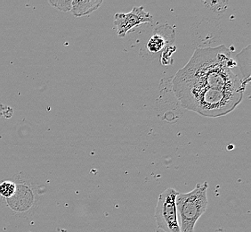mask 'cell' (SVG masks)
Segmentation results:
<instances>
[{"label": "cell", "instance_id": "obj_1", "mask_svg": "<svg viewBox=\"0 0 251 232\" xmlns=\"http://www.w3.org/2000/svg\"><path fill=\"white\" fill-rule=\"evenodd\" d=\"M247 84L226 46L196 49L175 75L172 89L181 105L205 117L226 116L242 102Z\"/></svg>", "mask_w": 251, "mask_h": 232}, {"label": "cell", "instance_id": "obj_2", "mask_svg": "<svg viewBox=\"0 0 251 232\" xmlns=\"http://www.w3.org/2000/svg\"><path fill=\"white\" fill-rule=\"evenodd\" d=\"M208 182L197 184L188 193H178L176 205L180 232H193L196 223L208 208Z\"/></svg>", "mask_w": 251, "mask_h": 232}, {"label": "cell", "instance_id": "obj_3", "mask_svg": "<svg viewBox=\"0 0 251 232\" xmlns=\"http://www.w3.org/2000/svg\"><path fill=\"white\" fill-rule=\"evenodd\" d=\"M178 191L172 188L165 189L158 199L155 211L157 227L162 232H180L176 199Z\"/></svg>", "mask_w": 251, "mask_h": 232}, {"label": "cell", "instance_id": "obj_4", "mask_svg": "<svg viewBox=\"0 0 251 232\" xmlns=\"http://www.w3.org/2000/svg\"><path fill=\"white\" fill-rule=\"evenodd\" d=\"M152 16L145 11L144 6L134 7L127 14L118 13L114 15V24L117 27V34L120 38H124L126 33L137 25L152 22Z\"/></svg>", "mask_w": 251, "mask_h": 232}, {"label": "cell", "instance_id": "obj_5", "mask_svg": "<svg viewBox=\"0 0 251 232\" xmlns=\"http://www.w3.org/2000/svg\"><path fill=\"white\" fill-rule=\"evenodd\" d=\"M103 3L102 0H73L72 1V13L76 17H82L89 15L100 7Z\"/></svg>", "mask_w": 251, "mask_h": 232}, {"label": "cell", "instance_id": "obj_6", "mask_svg": "<svg viewBox=\"0 0 251 232\" xmlns=\"http://www.w3.org/2000/svg\"><path fill=\"white\" fill-rule=\"evenodd\" d=\"M251 46L249 45L246 49L238 54L234 59L239 68V71L247 83L251 80Z\"/></svg>", "mask_w": 251, "mask_h": 232}, {"label": "cell", "instance_id": "obj_7", "mask_svg": "<svg viewBox=\"0 0 251 232\" xmlns=\"http://www.w3.org/2000/svg\"><path fill=\"white\" fill-rule=\"evenodd\" d=\"M165 47V40L161 38L159 35H154L151 39L149 40L147 44V48L151 52H159V50L163 49Z\"/></svg>", "mask_w": 251, "mask_h": 232}, {"label": "cell", "instance_id": "obj_8", "mask_svg": "<svg viewBox=\"0 0 251 232\" xmlns=\"http://www.w3.org/2000/svg\"><path fill=\"white\" fill-rule=\"evenodd\" d=\"M15 184L12 181H4L0 184V195L4 198H11L15 192Z\"/></svg>", "mask_w": 251, "mask_h": 232}, {"label": "cell", "instance_id": "obj_9", "mask_svg": "<svg viewBox=\"0 0 251 232\" xmlns=\"http://www.w3.org/2000/svg\"><path fill=\"white\" fill-rule=\"evenodd\" d=\"M50 4L56 7L57 9L64 12L71 11L72 9V1L71 0H58V1H50Z\"/></svg>", "mask_w": 251, "mask_h": 232}, {"label": "cell", "instance_id": "obj_10", "mask_svg": "<svg viewBox=\"0 0 251 232\" xmlns=\"http://www.w3.org/2000/svg\"></svg>", "mask_w": 251, "mask_h": 232}]
</instances>
